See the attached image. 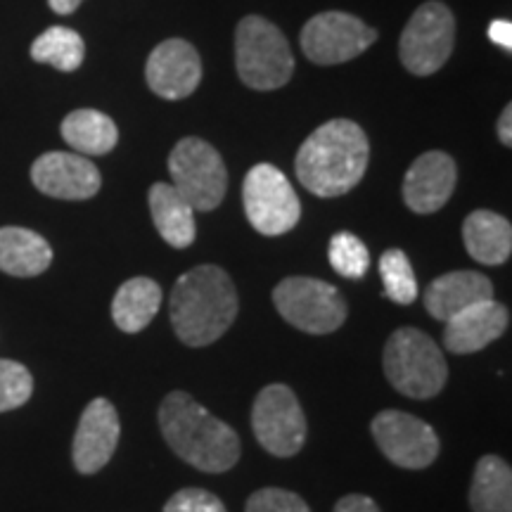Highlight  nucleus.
Listing matches in <instances>:
<instances>
[{
	"label": "nucleus",
	"mask_w": 512,
	"mask_h": 512,
	"mask_svg": "<svg viewBox=\"0 0 512 512\" xmlns=\"http://www.w3.org/2000/svg\"><path fill=\"white\" fill-rule=\"evenodd\" d=\"M121 437L119 413L110 401L93 399L81 413L79 427L74 434L72 458L74 467L81 475H95L102 467L110 463L114 451H117Z\"/></svg>",
	"instance_id": "nucleus-15"
},
{
	"label": "nucleus",
	"mask_w": 512,
	"mask_h": 512,
	"mask_svg": "<svg viewBox=\"0 0 512 512\" xmlns=\"http://www.w3.org/2000/svg\"><path fill=\"white\" fill-rule=\"evenodd\" d=\"M150 91L164 100H183L202 81V60L195 46L183 38H169L152 50L145 67Z\"/></svg>",
	"instance_id": "nucleus-13"
},
{
	"label": "nucleus",
	"mask_w": 512,
	"mask_h": 512,
	"mask_svg": "<svg viewBox=\"0 0 512 512\" xmlns=\"http://www.w3.org/2000/svg\"><path fill=\"white\" fill-rule=\"evenodd\" d=\"M370 145L366 131L351 119L318 126L299 147L294 169L299 183L318 197H342L366 176Z\"/></svg>",
	"instance_id": "nucleus-1"
},
{
	"label": "nucleus",
	"mask_w": 512,
	"mask_h": 512,
	"mask_svg": "<svg viewBox=\"0 0 512 512\" xmlns=\"http://www.w3.org/2000/svg\"><path fill=\"white\" fill-rule=\"evenodd\" d=\"M235 67L254 91L283 88L294 74V55L283 31L261 15H247L235 29Z\"/></svg>",
	"instance_id": "nucleus-5"
},
{
	"label": "nucleus",
	"mask_w": 512,
	"mask_h": 512,
	"mask_svg": "<svg viewBox=\"0 0 512 512\" xmlns=\"http://www.w3.org/2000/svg\"><path fill=\"white\" fill-rule=\"evenodd\" d=\"M370 430L384 458L406 470H425L439 456V437L434 427L411 413H377Z\"/></svg>",
	"instance_id": "nucleus-12"
},
{
	"label": "nucleus",
	"mask_w": 512,
	"mask_h": 512,
	"mask_svg": "<svg viewBox=\"0 0 512 512\" xmlns=\"http://www.w3.org/2000/svg\"><path fill=\"white\" fill-rule=\"evenodd\" d=\"M335 512H382L373 498L361 496V494H349L339 498L335 505Z\"/></svg>",
	"instance_id": "nucleus-31"
},
{
	"label": "nucleus",
	"mask_w": 512,
	"mask_h": 512,
	"mask_svg": "<svg viewBox=\"0 0 512 512\" xmlns=\"http://www.w3.org/2000/svg\"><path fill=\"white\" fill-rule=\"evenodd\" d=\"M252 430L275 458L297 456L306 441V415L287 384H268L252 406Z\"/></svg>",
	"instance_id": "nucleus-10"
},
{
	"label": "nucleus",
	"mask_w": 512,
	"mask_h": 512,
	"mask_svg": "<svg viewBox=\"0 0 512 512\" xmlns=\"http://www.w3.org/2000/svg\"><path fill=\"white\" fill-rule=\"evenodd\" d=\"M164 512H226V505L211 491L181 489L166 501Z\"/></svg>",
	"instance_id": "nucleus-30"
},
{
	"label": "nucleus",
	"mask_w": 512,
	"mask_h": 512,
	"mask_svg": "<svg viewBox=\"0 0 512 512\" xmlns=\"http://www.w3.org/2000/svg\"><path fill=\"white\" fill-rule=\"evenodd\" d=\"M81 3L83 0H48V5L57 15H72V12L79 10Z\"/></svg>",
	"instance_id": "nucleus-34"
},
{
	"label": "nucleus",
	"mask_w": 512,
	"mask_h": 512,
	"mask_svg": "<svg viewBox=\"0 0 512 512\" xmlns=\"http://www.w3.org/2000/svg\"><path fill=\"white\" fill-rule=\"evenodd\" d=\"M162 306V287L152 278H131L119 287L112 302V318L121 332L145 330Z\"/></svg>",
	"instance_id": "nucleus-22"
},
{
	"label": "nucleus",
	"mask_w": 512,
	"mask_h": 512,
	"mask_svg": "<svg viewBox=\"0 0 512 512\" xmlns=\"http://www.w3.org/2000/svg\"><path fill=\"white\" fill-rule=\"evenodd\" d=\"M242 202L252 228L268 238L290 233L302 216V204L290 178L273 164H256L249 169L242 185Z\"/></svg>",
	"instance_id": "nucleus-8"
},
{
	"label": "nucleus",
	"mask_w": 512,
	"mask_h": 512,
	"mask_svg": "<svg viewBox=\"0 0 512 512\" xmlns=\"http://www.w3.org/2000/svg\"><path fill=\"white\" fill-rule=\"evenodd\" d=\"M34 394V377L22 363L0 358V413L24 406Z\"/></svg>",
	"instance_id": "nucleus-28"
},
{
	"label": "nucleus",
	"mask_w": 512,
	"mask_h": 512,
	"mask_svg": "<svg viewBox=\"0 0 512 512\" xmlns=\"http://www.w3.org/2000/svg\"><path fill=\"white\" fill-rule=\"evenodd\" d=\"M273 304L287 323L309 335H330L347 320V302L337 287L318 278L294 275L275 285Z\"/></svg>",
	"instance_id": "nucleus-6"
},
{
	"label": "nucleus",
	"mask_w": 512,
	"mask_h": 512,
	"mask_svg": "<svg viewBox=\"0 0 512 512\" xmlns=\"http://www.w3.org/2000/svg\"><path fill=\"white\" fill-rule=\"evenodd\" d=\"M328 259L335 271L342 278L349 280H361L370 268V252L363 245L361 238H356L349 230L332 235L330 247H328Z\"/></svg>",
	"instance_id": "nucleus-27"
},
{
	"label": "nucleus",
	"mask_w": 512,
	"mask_h": 512,
	"mask_svg": "<svg viewBox=\"0 0 512 512\" xmlns=\"http://www.w3.org/2000/svg\"><path fill=\"white\" fill-rule=\"evenodd\" d=\"M245 512H311V508L309 503H306L299 494H294V491L268 486V489H261L249 496Z\"/></svg>",
	"instance_id": "nucleus-29"
},
{
	"label": "nucleus",
	"mask_w": 512,
	"mask_h": 512,
	"mask_svg": "<svg viewBox=\"0 0 512 512\" xmlns=\"http://www.w3.org/2000/svg\"><path fill=\"white\" fill-rule=\"evenodd\" d=\"M470 505L475 512H512V470L503 458L482 456L477 460Z\"/></svg>",
	"instance_id": "nucleus-24"
},
{
	"label": "nucleus",
	"mask_w": 512,
	"mask_h": 512,
	"mask_svg": "<svg viewBox=\"0 0 512 512\" xmlns=\"http://www.w3.org/2000/svg\"><path fill=\"white\" fill-rule=\"evenodd\" d=\"M489 38L496 43V46H501L510 53L512 50V24L508 22V19H496V22H491Z\"/></svg>",
	"instance_id": "nucleus-32"
},
{
	"label": "nucleus",
	"mask_w": 512,
	"mask_h": 512,
	"mask_svg": "<svg viewBox=\"0 0 512 512\" xmlns=\"http://www.w3.org/2000/svg\"><path fill=\"white\" fill-rule=\"evenodd\" d=\"M150 214L157 233L166 245L185 249L195 242V209L178 195L169 183H155L150 188Z\"/></svg>",
	"instance_id": "nucleus-21"
},
{
	"label": "nucleus",
	"mask_w": 512,
	"mask_h": 512,
	"mask_svg": "<svg viewBox=\"0 0 512 512\" xmlns=\"http://www.w3.org/2000/svg\"><path fill=\"white\" fill-rule=\"evenodd\" d=\"M380 275L384 285V297L394 304L408 306L418 299V280H415L413 266L406 252L401 249H387L380 256Z\"/></svg>",
	"instance_id": "nucleus-26"
},
{
	"label": "nucleus",
	"mask_w": 512,
	"mask_h": 512,
	"mask_svg": "<svg viewBox=\"0 0 512 512\" xmlns=\"http://www.w3.org/2000/svg\"><path fill=\"white\" fill-rule=\"evenodd\" d=\"M456 43V17L439 0L422 3L399 41L401 64L415 76H432L448 62Z\"/></svg>",
	"instance_id": "nucleus-9"
},
{
	"label": "nucleus",
	"mask_w": 512,
	"mask_h": 512,
	"mask_svg": "<svg viewBox=\"0 0 512 512\" xmlns=\"http://www.w3.org/2000/svg\"><path fill=\"white\" fill-rule=\"evenodd\" d=\"M62 138L83 157H100L117 147V124L98 110H74L62 121Z\"/></svg>",
	"instance_id": "nucleus-23"
},
{
	"label": "nucleus",
	"mask_w": 512,
	"mask_h": 512,
	"mask_svg": "<svg viewBox=\"0 0 512 512\" xmlns=\"http://www.w3.org/2000/svg\"><path fill=\"white\" fill-rule=\"evenodd\" d=\"M31 57L41 64H50L57 72H76L86 57L83 38L69 27H50L31 43Z\"/></svg>",
	"instance_id": "nucleus-25"
},
{
	"label": "nucleus",
	"mask_w": 512,
	"mask_h": 512,
	"mask_svg": "<svg viewBox=\"0 0 512 512\" xmlns=\"http://www.w3.org/2000/svg\"><path fill=\"white\" fill-rule=\"evenodd\" d=\"M174 188L195 211H211L223 202L228 190L226 164L207 140L183 138L169 155Z\"/></svg>",
	"instance_id": "nucleus-7"
},
{
	"label": "nucleus",
	"mask_w": 512,
	"mask_h": 512,
	"mask_svg": "<svg viewBox=\"0 0 512 512\" xmlns=\"http://www.w3.org/2000/svg\"><path fill=\"white\" fill-rule=\"evenodd\" d=\"M238 290L219 266H197L176 280L169 313L176 337L188 347L219 342L238 318Z\"/></svg>",
	"instance_id": "nucleus-2"
},
{
	"label": "nucleus",
	"mask_w": 512,
	"mask_h": 512,
	"mask_svg": "<svg viewBox=\"0 0 512 512\" xmlns=\"http://www.w3.org/2000/svg\"><path fill=\"white\" fill-rule=\"evenodd\" d=\"M465 249L484 266H501L512 254V226L489 209H477L463 223Z\"/></svg>",
	"instance_id": "nucleus-19"
},
{
	"label": "nucleus",
	"mask_w": 512,
	"mask_h": 512,
	"mask_svg": "<svg viewBox=\"0 0 512 512\" xmlns=\"http://www.w3.org/2000/svg\"><path fill=\"white\" fill-rule=\"evenodd\" d=\"M377 41V31L349 12H320L311 17L302 29L304 55L313 64H342L358 57Z\"/></svg>",
	"instance_id": "nucleus-11"
},
{
	"label": "nucleus",
	"mask_w": 512,
	"mask_h": 512,
	"mask_svg": "<svg viewBox=\"0 0 512 512\" xmlns=\"http://www.w3.org/2000/svg\"><path fill=\"white\" fill-rule=\"evenodd\" d=\"M494 299V285L477 271H451L432 280L425 292V309L432 318L446 320L467 306Z\"/></svg>",
	"instance_id": "nucleus-18"
},
{
	"label": "nucleus",
	"mask_w": 512,
	"mask_h": 512,
	"mask_svg": "<svg viewBox=\"0 0 512 512\" xmlns=\"http://www.w3.org/2000/svg\"><path fill=\"white\" fill-rule=\"evenodd\" d=\"M508 323L510 311L494 299L472 304L446 320L444 344L451 354H475L503 337Z\"/></svg>",
	"instance_id": "nucleus-17"
},
{
	"label": "nucleus",
	"mask_w": 512,
	"mask_h": 512,
	"mask_svg": "<svg viewBox=\"0 0 512 512\" xmlns=\"http://www.w3.org/2000/svg\"><path fill=\"white\" fill-rule=\"evenodd\" d=\"M159 430L185 463L202 472H228L240 460V439L188 392H171L159 406Z\"/></svg>",
	"instance_id": "nucleus-3"
},
{
	"label": "nucleus",
	"mask_w": 512,
	"mask_h": 512,
	"mask_svg": "<svg viewBox=\"0 0 512 512\" xmlns=\"http://www.w3.org/2000/svg\"><path fill=\"white\" fill-rule=\"evenodd\" d=\"M512 107L508 105L501 114V119H498V140H501L503 145H512Z\"/></svg>",
	"instance_id": "nucleus-33"
},
{
	"label": "nucleus",
	"mask_w": 512,
	"mask_h": 512,
	"mask_svg": "<svg viewBox=\"0 0 512 512\" xmlns=\"http://www.w3.org/2000/svg\"><path fill=\"white\" fill-rule=\"evenodd\" d=\"M384 375L396 392L408 399H432L444 389L446 358L430 335L415 328H399L384 344Z\"/></svg>",
	"instance_id": "nucleus-4"
},
{
	"label": "nucleus",
	"mask_w": 512,
	"mask_h": 512,
	"mask_svg": "<svg viewBox=\"0 0 512 512\" xmlns=\"http://www.w3.org/2000/svg\"><path fill=\"white\" fill-rule=\"evenodd\" d=\"M53 264V249L43 235L29 228H0V271L15 278H34Z\"/></svg>",
	"instance_id": "nucleus-20"
},
{
	"label": "nucleus",
	"mask_w": 512,
	"mask_h": 512,
	"mask_svg": "<svg viewBox=\"0 0 512 512\" xmlns=\"http://www.w3.org/2000/svg\"><path fill=\"white\" fill-rule=\"evenodd\" d=\"M31 181L55 200H91L98 195L102 176L91 159L74 152H48L31 166Z\"/></svg>",
	"instance_id": "nucleus-14"
},
{
	"label": "nucleus",
	"mask_w": 512,
	"mask_h": 512,
	"mask_svg": "<svg viewBox=\"0 0 512 512\" xmlns=\"http://www.w3.org/2000/svg\"><path fill=\"white\" fill-rule=\"evenodd\" d=\"M458 169L446 152H425L415 159L403 178V202L415 214H434L451 200Z\"/></svg>",
	"instance_id": "nucleus-16"
}]
</instances>
